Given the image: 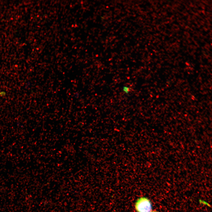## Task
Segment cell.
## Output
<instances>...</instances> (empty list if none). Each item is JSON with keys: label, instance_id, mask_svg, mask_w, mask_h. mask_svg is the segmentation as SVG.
<instances>
[{"label": "cell", "instance_id": "1", "mask_svg": "<svg viewBox=\"0 0 212 212\" xmlns=\"http://www.w3.org/2000/svg\"><path fill=\"white\" fill-rule=\"evenodd\" d=\"M135 208L138 212H150L152 210L150 201L145 197L141 198L137 201Z\"/></svg>", "mask_w": 212, "mask_h": 212}, {"label": "cell", "instance_id": "2", "mask_svg": "<svg viewBox=\"0 0 212 212\" xmlns=\"http://www.w3.org/2000/svg\"><path fill=\"white\" fill-rule=\"evenodd\" d=\"M122 90L126 94L128 93L130 91V88L126 86H124L123 87Z\"/></svg>", "mask_w": 212, "mask_h": 212}, {"label": "cell", "instance_id": "3", "mask_svg": "<svg viewBox=\"0 0 212 212\" xmlns=\"http://www.w3.org/2000/svg\"><path fill=\"white\" fill-rule=\"evenodd\" d=\"M155 212V211H153V212Z\"/></svg>", "mask_w": 212, "mask_h": 212}]
</instances>
